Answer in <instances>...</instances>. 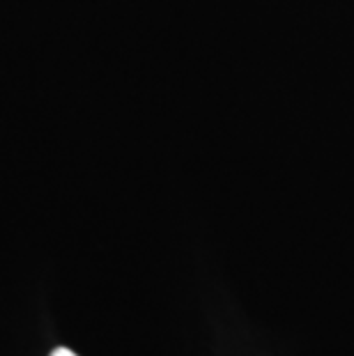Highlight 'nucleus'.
Returning <instances> with one entry per match:
<instances>
[{"instance_id": "f257e3e1", "label": "nucleus", "mask_w": 354, "mask_h": 356, "mask_svg": "<svg viewBox=\"0 0 354 356\" xmlns=\"http://www.w3.org/2000/svg\"><path fill=\"white\" fill-rule=\"evenodd\" d=\"M51 356H79V354H74L72 350H67V347H56V350L51 352Z\"/></svg>"}]
</instances>
